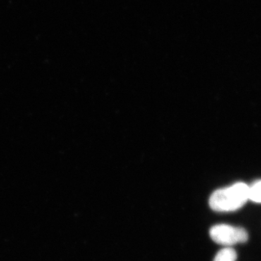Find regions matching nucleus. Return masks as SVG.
<instances>
[{
    "label": "nucleus",
    "instance_id": "nucleus-2",
    "mask_svg": "<svg viewBox=\"0 0 261 261\" xmlns=\"http://www.w3.org/2000/svg\"><path fill=\"white\" fill-rule=\"evenodd\" d=\"M210 235L215 243L226 246L246 243L248 240V233L246 230L226 224L213 226L210 230Z\"/></svg>",
    "mask_w": 261,
    "mask_h": 261
},
{
    "label": "nucleus",
    "instance_id": "nucleus-3",
    "mask_svg": "<svg viewBox=\"0 0 261 261\" xmlns=\"http://www.w3.org/2000/svg\"><path fill=\"white\" fill-rule=\"evenodd\" d=\"M237 252L231 247H226L218 252L214 261H236Z\"/></svg>",
    "mask_w": 261,
    "mask_h": 261
},
{
    "label": "nucleus",
    "instance_id": "nucleus-1",
    "mask_svg": "<svg viewBox=\"0 0 261 261\" xmlns=\"http://www.w3.org/2000/svg\"><path fill=\"white\" fill-rule=\"evenodd\" d=\"M249 186L240 182L227 188L216 190L211 195L209 203L217 212H231L243 207L249 200Z\"/></svg>",
    "mask_w": 261,
    "mask_h": 261
},
{
    "label": "nucleus",
    "instance_id": "nucleus-4",
    "mask_svg": "<svg viewBox=\"0 0 261 261\" xmlns=\"http://www.w3.org/2000/svg\"><path fill=\"white\" fill-rule=\"evenodd\" d=\"M249 200L261 203V181L255 182L249 187Z\"/></svg>",
    "mask_w": 261,
    "mask_h": 261
}]
</instances>
